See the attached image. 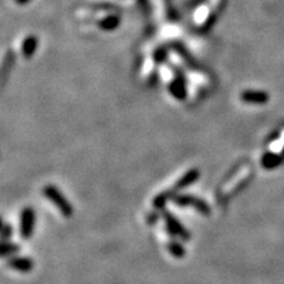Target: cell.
<instances>
[{"label":"cell","instance_id":"obj_12","mask_svg":"<svg viewBox=\"0 0 284 284\" xmlns=\"http://www.w3.org/2000/svg\"><path fill=\"white\" fill-rule=\"evenodd\" d=\"M166 248L168 250V252L171 253L174 258L181 259L186 256V250L184 246H182L181 243H179L177 241H170L167 243Z\"/></svg>","mask_w":284,"mask_h":284},{"label":"cell","instance_id":"obj_8","mask_svg":"<svg viewBox=\"0 0 284 284\" xmlns=\"http://www.w3.org/2000/svg\"><path fill=\"white\" fill-rule=\"evenodd\" d=\"M241 100L245 103H252V104H264L269 101V94L262 90H244L241 94Z\"/></svg>","mask_w":284,"mask_h":284},{"label":"cell","instance_id":"obj_10","mask_svg":"<svg viewBox=\"0 0 284 284\" xmlns=\"http://www.w3.org/2000/svg\"><path fill=\"white\" fill-rule=\"evenodd\" d=\"M121 24V18L117 14H109V16L102 18L99 21V26L102 31H114Z\"/></svg>","mask_w":284,"mask_h":284},{"label":"cell","instance_id":"obj_1","mask_svg":"<svg viewBox=\"0 0 284 284\" xmlns=\"http://www.w3.org/2000/svg\"><path fill=\"white\" fill-rule=\"evenodd\" d=\"M43 194L48 200H50L58 211L62 213L65 218H70L74 215V207L70 201L66 199L58 187L55 185H46L43 187Z\"/></svg>","mask_w":284,"mask_h":284},{"label":"cell","instance_id":"obj_7","mask_svg":"<svg viewBox=\"0 0 284 284\" xmlns=\"http://www.w3.org/2000/svg\"><path fill=\"white\" fill-rule=\"evenodd\" d=\"M7 267L19 272H30L33 270L35 262L30 257H11L7 262Z\"/></svg>","mask_w":284,"mask_h":284},{"label":"cell","instance_id":"obj_6","mask_svg":"<svg viewBox=\"0 0 284 284\" xmlns=\"http://www.w3.org/2000/svg\"><path fill=\"white\" fill-rule=\"evenodd\" d=\"M170 94L179 101H184L187 97V85H186L185 75L181 71H177V76L168 85Z\"/></svg>","mask_w":284,"mask_h":284},{"label":"cell","instance_id":"obj_2","mask_svg":"<svg viewBox=\"0 0 284 284\" xmlns=\"http://www.w3.org/2000/svg\"><path fill=\"white\" fill-rule=\"evenodd\" d=\"M161 217L165 219L166 222V230L170 236L172 237H179L181 241L188 242L192 238V234H191L190 231L186 229L184 224L181 222H179L173 213L171 211H168L167 208H163L161 211Z\"/></svg>","mask_w":284,"mask_h":284},{"label":"cell","instance_id":"obj_13","mask_svg":"<svg viewBox=\"0 0 284 284\" xmlns=\"http://www.w3.org/2000/svg\"><path fill=\"white\" fill-rule=\"evenodd\" d=\"M168 57V52L166 49H158V50L154 51V55H153V59L156 64H161V63H165L166 59Z\"/></svg>","mask_w":284,"mask_h":284},{"label":"cell","instance_id":"obj_9","mask_svg":"<svg viewBox=\"0 0 284 284\" xmlns=\"http://www.w3.org/2000/svg\"><path fill=\"white\" fill-rule=\"evenodd\" d=\"M38 38L33 35L28 36L24 39L23 44H21V54H23L26 59H30L35 55L37 48H38Z\"/></svg>","mask_w":284,"mask_h":284},{"label":"cell","instance_id":"obj_4","mask_svg":"<svg viewBox=\"0 0 284 284\" xmlns=\"http://www.w3.org/2000/svg\"><path fill=\"white\" fill-rule=\"evenodd\" d=\"M36 224V212L31 206H26L20 212L19 233L24 241H29L32 237Z\"/></svg>","mask_w":284,"mask_h":284},{"label":"cell","instance_id":"obj_14","mask_svg":"<svg viewBox=\"0 0 284 284\" xmlns=\"http://www.w3.org/2000/svg\"><path fill=\"white\" fill-rule=\"evenodd\" d=\"M13 234V227L9 223H4L2 227V239L3 242L11 241V237Z\"/></svg>","mask_w":284,"mask_h":284},{"label":"cell","instance_id":"obj_16","mask_svg":"<svg viewBox=\"0 0 284 284\" xmlns=\"http://www.w3.org/2000/svg\"><path fill=\"white\" fill-rule=\"evenodd\" d=\"M30 0H16V3L18 5H25V4H28Z\"/></svg>","mask_w":284,"mask_h":284},{"label":"cell","instance_id":"obj_15","mask_svg":"<svg viewBox=\"0 0 284 284\" xmlns=\"http://www.w3.org/2000/svg\"><path fill=\"white\" fill-rule=\"evenodd\" d=\"M160 218V213L158 212H151L147 215V223L149 225H154Z\"/></svg>","mask_w":284,"mask_h":284},{"label":"cell","instance_id":"obj_5","mask_svg":"<svg viewBox=\"0 0 284 284\" xmlns=\"http://www.w3.org/2000/svg\"><path fill=\"white\" fill-rule=\"evenodd\" d=\"M199 178H200V171L197 170V168H192V170L186 172V173L182 175L177 182H175L173 187L167 190L168 193L172 196V199H173L175 194H178L181 190L187 188L191 185H193L194 182H197V180Z\"/></svg>","mask_w":284,"mask_h":284},{"label":"cell","instance_id":"obj_11","mask_svg":"<svg viewBox=\"0 0 284 284\" xmlns=\"http://www.w3.org/2000/svg\"><path fill=\"white\" fill-rule=\"evenodd\" d=\"M20 245L17 244V243H13L11 241L3 242L0 255H2L3 258H6V257H14L18 252H20Z\"/></svg>","mask_w":284,"mask_h":284},{"label":"cell","instance_id":"obj_3","mask_svg":"<svg viewBox=\"0 0 284 284\" xmlns=\"http://www.w3.org/2000/svg\"><path fill=\"white\" fill-rule=\"evenodd\" d=\"M172 201L180 207H194V210L198 211L200 215L203 216H210L211 215V206L208 205L206 201L201 198H198L192 194H181L178 193L173 197Z\"/></svg>","mask_w":284,"mask_h":284}]
</instances>
